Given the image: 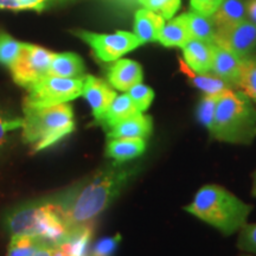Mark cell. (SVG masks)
<instances>
[{
  "instance_id": "1",
  "label": "cell",
  "mask_w": 256,
  "mask_h": 256,
  "mask_svg": "<svg viewBox=\"0 0 256 256\" xmlns=\"http://www.w3.org/2000/svg\"><path fill=\"white\" fill-rule=\"evenodd\" d=\"M139 172V166L114 162L51 203L70 232L94 223Z\"/></svg>"
},
{
  "instance_id": "2",
  "label": "cell",
  "mask_w": 256,
  "mask_h": 256,
  "mask_svg": "<svg viewBox=\"0 0 256 256\" xmlns=\"http://www.w3.org/2000/svg\"><path fill=\"white\" fill-rule=\"evenodd\" d=\"M184 210L220 230L223 235L230 236L240 232L247 223L252 206L240 200L226 188L208 184L197 191Z\"/></svg>"
},
{
  "instance_id": "3",
  "label": "cell",
  "mask_w": 256,
  "mask_h": 256,
  "mask_svg": "<svg viewBox=\"0 0 256 256\" xmlns=\"http://www.w3.org/2000/svg\"><path fill=\"white\" fill-rule=\"evenodd\" d=\"M210 136L232 145H250L254 142L256 108L244 92L230 88L220 95Z\"/></svg>"
},
{
  "instance_id": "4",
  "label": "cell",
  "mask_w": 256,
  "mask_h": 256,
  "mask_svg": "<svg viewBox=\"0 0 256 256\" xmlns=\"http://www.w3.org/2000/svg\"><path fill=\"white\" fill-rule=\"evenodd\" d=\"M24 142L34 151H42L55 145L75 130L72 107L60 104L46 107H23Z\"/></svg>"
},
{
  "instance_id": "5",
  "label": "cell",
  "mask_w": 256,
  "mask_h": 256,
  "mask_svg": "<svg viewBox=\"0 0 256 256\" xmlns=\"http://www.w3.org/2000/svg\"><path fill=\"white\" fill-rule=\"evenodd\" d=\"M83 80L46 75L28 89L24 107H46L75 100L82 95Z\"/></svg>"
},
{
  "instance_id": "6",
  "label": "cell",
  "mask_w": 256,
  "mask_h": 256,
  "mask_svg": "<svg viewBox=\"0 0 256 256\" xmlns=\"http://www.w3.org/2000/svg\"><path fill=\"white\" fill-rule=\"evenodd\" d=\"M58 218L55 206L51 202L32 203L18 208L6 220V228L11 236L28 235L40 238L55 220Z\"/></svg>"
},
{
  "instance_id": "7",
  "label": "cell",
  "mask_w": 256,
  "mask_h": 256,
  "mask_svg": "<svg viewBox=\"0 0 256 256\" xmlns=\"http://www.w3.org/2000/svg\"><path fill=\"white\" fill-rule=\"evenodd\" d=\"M55 54L44 48L22 43L17 60L10 66L12 78L17 84L31 88L48 75Z\"/></svg>"
},
{
  "instance_id": "8",
  "label": "cell",
  "mask_w": 256,
  "mask_h": 256,
  "mask_svg": "<svg viewBox=\"0 0 256 256\" xmlns=\"http://www.w3.org/2000/svg\"><path fill=\"white\" fill-rule=\"evenodd\" d=\"M78 36L92 48V52L104 62H114L142 46V40L132 32L118 31L115 34H94L76 31Z\"/></svg>"
},
{
  "instance_id": "9",
  "label": "cell",
  "mask_w": 256,
  "mask_h": 256,
  "mask_svg": "<svg viewBox=\"0 0 256 256\" xmlns=\"http://www.w3.org/2000/svg\"><path fill=\"white\" fill-rule=\"evenodd\" d=\"M215 44L232 51L240 58L249 60L248 57L256 50V25L246 19L232 28L216 32Z\"/></svg>"
},
{
  "instance_id": "10",
  "label": "cell",
  "mask_w": 256,
  "mask_h": 256,
  "mask_svg": "<svg viewBox=\"0 0 256 256\" xmlns=\"http://www.w3.org/2000/svg\"><path fill=\"white\" fill-rule=\"evenodd\" d=\"M82 95L90 106L92 115L98 122H101L106 112L116 98V92L110 88V86H108L104 80L92 75L84 76Z\"/></svg>"
},
{
  "instance_id": "11",
  "label": "cell",
  "mask_w": 256,
  "mask_h": 256,
  "mask_svg": "<svg viewBox=\"0 0 256 256\" xmlns=\"http://www.w3.org/2000/svg\"><path fill=\"white\" fill-rule=\"evenodd\" d=\"M246 60L240 58L232 51L215 44V54L211 72L226 81L230 87H238Z\"/></svg>"
},
{
  "instance_id": "12",
  "label": "cell",
  "mask_w": 256,
  "mask_h": 256,
  "mask_svg": "<svg viewBox=\"0 0 256 256\" xmlns=\"http://www.w3.org/2000/svg\"><path fill=\"white\" fill-rule=\"evenodd\" d=\"M183 50V60L194 72L200 74L211 72L215 54V44L192 38L185 46Z\"/></svg>"
},
{
  "instance_id": "13",
  "label": "cell",
  "mask_w": 256,
  "mask_h": 256,
  "mask_svg": "<svg viewBox=\"0 0 256 256\" xmlns=\"http://www.w3.org/2000/svg\"><path fill=\"white\" fill-rule=\"evenodd\" d=\"M108 81L118 90L128 92L138 83H142V66L132 60H118L108 70Z\"/></svg>"
},
{
  "instance_id": "14",
  "label": "cell",
  "mask_w": 256,
  "mask_h": 256,
  "mask_svg": "<svg viewBox=\"0 0 256 256\" xmlns=\"http://www.w3.org/2000/svg\"><path fill=\"white\" fill-rule=\"evenodd\" d=\"M152 130V118L140 112L108 130V139H118V138H142V139H146L151 136Z\"/></svg>"
},
{
  "instance_id": "15",
  "label": "cell",
  "mask_w": 256,
  "mask_h": 256,
  "mask_svg": "<svg viewBox=\"0 0 256 256\" xmlns=\"http://www.w3.org/2000/svg\"><path fill=\"white\" fill-rule=\"evenodd\" d=\"M147 142L142 138H118L110 139L106 146V156L115 162L134 160L145 152Z\"/></svg>"
},
{
  "instance_id": "16",
  "label": "cell",
  "mask_w": 256,
  "mask_h": 256,
  "mask_svg": "<svg viewBox=\"0 0 256 256\" xmlns=\"http://www.w3.org/2000/svg\"><path fill=\"white\" fill-rule=\"evenodd\" d=\"M165 25V19L162 16L146 8L136 11L134 19V34L142 44L150 42H158L162 28Z\"/></svg>"
},
{
  "instance_id": "17",
  "label": "cell",
  "mask_w": 256,
  "mask_h": 256,
  "mask_svg": "<svg viewBox=\"0 0 256 256\" xmlns=\"http://www.w3.org/2000/svg\"><path fill=\"white\" fill-rule=\"evenodd\" d=\"M247 17V4L244 2L242 0H224L210 18L215 25L216 32H218L241 23L246 20Z\"/></svg>"
},
{
  "instance_id": "18",
  "label": "cell",
  "mask_w": 256,
  "mask_h": 256,
  "mask_svg": "<svg viewBox=\"0 0 256 256\" xmlns=\"http://www.w3.org/2000/svg\"><path fill=\"white\" fill-rule=\"evenodd\" d=\"M178 62L180 72L184 74L185 78L188 80V82H190L194 87H196L197 89H200V92H203L204 95L220 94V92L232 88L230 87L226 81H223L222 78L214 75V74H200L194 72V70L184 62L183 58H179Z\"/></svg>"
},
{
  "instance_id": "19",
  "label": "cell",
  "mask_w": 256,
  "mask_h": 256,
  "mask_svg": "<svg viewBox=\"0 0 256 256\" xmlns=\"http://www.w3.org/2000/svg\"><path fill=\"white\" fill-rule=\"evenodd\" d=\"M191 40V32L184 14L179 17L168 19L162 28L158 42L166 48H183Z\"/></svg>"
},
{
  "instance_id": "20",
  "label": "cell",
  "mask_w": 256,
  "mask_h": 256,
  "mask_svg": "<svg viewBox=\"0 0 256 256\" xmlns=\"http://www.w3.org/2000/svg\"><path fill=\"white\" fill-rule=\"evenodd\" d=\"M86 66L81 57L72 52L55 54L48 75L66 78H83Z\"/></svg>"
},
{
  "instance_id": "21",
  "label": "cell",
  "mask_w": 256,
  "mask_h": 256,
  "mask_svg": "<svg viewBox=\"0 0 256 256\" xmlns=\"http://www.w3.org/2000/svg\"><path fill=\"white\" fill-rule=\"evenodd\" d=\"M138 113H140L136 106L132 101L128 94H121L116 95L112 102L110 108L106 112L104 116L102 118L101 124L110 130L112 127L116 126L121 121L128 119V118L133 116Z\"/></svg>"
},
{
  "instance_id": "22",
  "label": "cell",
  "mask_w": 256,
  "mask_h": 256,
  "mask_svg": "<svg viewBox=\"0 0 256 256\" xmlns=\"http://www.w3.org/2000/svg\"><path fill=\"white\" fill-rule=\"evenodd\" d=\"M92 229H94V223L80 226L57 247L62 249L66 256H84L92 238Z\"/></svg>"
},
{
  "instance_id": "23",
  "label": "cell",
  "mask_w": 256,
  "mask_h": 256,
  "mask_svg": "<svg viewBox=\"0 0 256 256\" xmlns=\"http://www.w3.org/2000/svg\"><path fill=\"white\" fill-rule=\"evenodd\" d=\"M185 18H186V23L190 28L192 38L215 44L216 28L210 17H206V16L192 11L185 14Z\"/></svg>"
},
{
  "instance_id": "24",
  "label": "cell",
  "mask_w": 256,
  "mask_h": 256,
  "mask_svg": "<svg viewBox=\"0 0 256 256\" xmlns=\"http://www.w3.org/2000/svg\"><path fill=\"white\" fill-rule=\"evenodd\" d=\"M42 246L40 238L34 236H11L6 256H34Z\"/></svg>"
},
{
  "instance_id": "25",
  "label": "cell",
  "mask_w": 256,
  "mask_h": 256,
  "mask_svg": "<svg viewBox=\"0 0 256 256\" xmlns=\"http://www.w3.org/2000/svg\"><path fill=\"white\" fill-rule=\"evenodd\" d=\"M223 92H220V94L204 95L197 106V119L202 124V126L206 128L209 133L211 132V130H212L214 121H215L217 104H218L220 95H222Z\"/></svg>"
},
{
  "instance_id": "26",
  "label": "cell",
  "mask_w": 256,
  "mask_h": 256,
  "mask_svg": "<svg viewBox=\"0 0 256 256\" xmlns=\"http://www.w3.org/2000/svg\"><path fill=\"white\" fill-rule=\"evenodd\" d=\"M238 88L256 104V60H246Z\"/></svg>"
},
{
  "instance_id": "27",
  "label": "cell",
  "mask_w": 256,
  "mask_h": 256,
  "mask_svg": "<svg viewBox=\"0 0 256 256\" xmlns=\"http://www.w3.org/2000/svg\"><path fill=\"white\" fill-rule=\"evenodd\" d=\"M22 43L14 40L10 34L0 31V63L10 66L17 60L20 52Z\"/></svg>"
},
{
  "instance_id": "28",
  "label": "cell",
  "mask_w": 256,
  "mask_h": 256,
  "mask_svg": "<svg viewBox=\"0 0 256 256\" xmlns=\"http://www.w3.org/2000/svg\"><path fill=\"white\" fill-rule=\"evenodd\" d=\"M127 94L130 95V98H132L136 108L142 113L148 110L150 106L152 104L153 100H154V92H153V89L150 88L148 86L142 84V83H138V84L127 92Z\"/></svg>"
},
{
  "instance_id": "29",
  "label": "cell",
  "mask_w": 256,
  "mask_h": 256,
  "mask_svg": "<svg viewBox=\"0 0 256 256\" xmlns=\"http://www.w3.org/2000/svg\"><path fill=\"white\" fill-rule=\"evenodd\" d=\"M140 5L165 19H171L180 6V0H140Z\"/></svg>"
},
{
  "instance_id": "30",
  "label": "cell",
  "mask_w": 256,
  "mask_h": 256,
  "mask_svg": "<svg viewBox=\"0 0 256 256\" xmlns=\"http://www.w3.org/2000/svg\"><path fill=\"white\" fill-rule=\"evenodd\" d=\"M121 240L122 238L120 234L98 240L92 249L90 256H113L115 250L119 247Z\"/></svg>"
},
{
  "instance_id": "31",
  "label": "cell",
  "mask_w": 256,
  "mask_h": 256,
  "mask_svg": "<svg viewBox=\"0 0 256 256\" xmlns=\"http://www.w3.org/2000/svg\"><path fill=\"white\" fill-rule=\"evenodd\" d=\"M238 247L242 250L256 254V223H246L240 230Z\"/></svg>"
},
{
  "instance_id": "32",
  "label": "cell",
  "mask_w": 256,
  "mask_h": 256,
  "mask_svg": "<svg viewBox=\"0 0 256 256\" xmlns=\"http://www.w3.org/2000/svg\"><path fill=\"white\" fill-rule=\"evenodd\" d=\"M23 126V119L11 118L0 112V146L2 145L8 139V136L11 132L22 128Z\"/></svg>"
},
{
  "instance_id": "33",
  "label": "cell",
  "mask_w": 256,
  "mask_h": 256,
  "mask_svg": "<svg viewBox=\"0 0 256 256\" xmlns=\"http://www.w3.org/2000/svg\"><path fill=\"white\" fill-rule=\"evenodd\" d=\"M223 2L224 0H190V4L194 12L211 17Z\"/></svg>"
},
{
  "instance_id": "34",
  "label": "cell",
  "mask_w": 256,
  "mask_h": 256,
  "mask_svg": "<svg viewBox=\"0 0 256 256\" xmlns=\"http://www.w3.org/2000/svg\"><path fill=\"white\" fill-rule=\"evenodd\" d=\"M18 2H20L24 10H37V11H40L42 8H44L46 0H18Z\"/></svg>"
},
{
  "instance_id": "35",
  "label": "cell",
  "mask_w": 256,
  "mask_h": 256,
  "mask_svg": "<svg viewBox=\"0 0 256 256\" xmlns=\"http://www.w3.org/2000/svg\"><path fill=\"white\" fill-rule=\"evenodd\" d=\"M0 8L24 10L18 0H0Z\"/></svg>"
},
{
  "instance_id": "36",
  "label": "cell",
  "mask_w": 256,
  "mask_h": 256,
  "mask_svg": "<svg viewBox=\"0 0 256 256\" xmlns=\"http://www.w3.org/2000/svg\"><path fill=\"white\" fill-rule=\"evenodd\" d=\"M247 14L249 20L256 25V0H252L247 4Z\"/></svg>"
},
{
  "instance_id": "37",
  "label": "cell",
  "mask_w": 256,
  "mask_h": 256,
  "mask_svg": "<svg viewBox=\"0 0 256 256\" xmlns=\"http://www.w3.org/2000/svg\"><path fill=\"white\" fill-rule=\"evenodd\" d=\"M108 2L120 6H127V8H130V6H134L138 4L140 5V0H108Z\"/></svg>"
},
{
  "instance_id": "38",
  "label": "cell",
  "mask_w": 256,
  "mask_h": 256,
  "mask_svg": "<svg viewBox=\"0 0 256 256\" xmlns=\"http://www.w3.org/2000/svg\"><path fill=\"white\" fill-rule=\"evenodd\" d=\"M34 256H52L50 250V247L48 246H42V247L38 249V252L34 254Z\"/></svg>"
},
{
  "instance_id": "39",
  "label": "cell",
  "mask_w": 256,
  "mask_h": 256,
  "mask_svg": "<svg viewBox=\"0 0 256 256\" xmlns=\"http://www.w3.org/2000/svg\"><path fill=\"white\" fill-rule=\"evenodd\" d=\"M252 194L256 197V170L252 174Z\"/></svg>"
},
{
  "instance_id": "40",
  "label": "cell",
  "mask_w": 256,
  "mask_h": 256,
  "mask_svg": "<svg viewBox=\"0 0 256 256\" xmlns=\"http://www.w3.org/2000/svg\"><path fill=\"white\" fill-rule=\"evenodd\" d=\"M84 256H87V255H84Z\"/></svg>"
}]
</instances>
